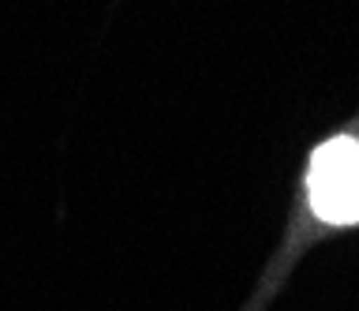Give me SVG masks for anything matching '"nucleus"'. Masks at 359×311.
Instances as JSON below:
<instances>
[{"mask_svg":"<svg viewBox=\"0 0 359 311\" xmlns=\"http://www.w3.org/2000/svg\"><path fill=\"white\" fill-rule=\"evenodd\" d=\"M311 210L330 225L359 221V139L337 135L322 143L311 158L307 173Z\"/></svg>","mask_w":359,"mask_h":311,"instance_id":"1","label":"nucleus"}]
</instances>
